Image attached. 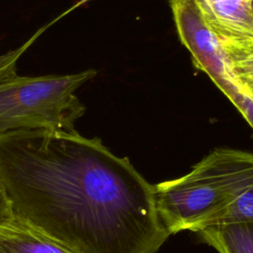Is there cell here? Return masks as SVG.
Instances as JSON below:
<instances>
[{"label":"cell","instance_id":"4fadbf2b","mask_svg":"<svg viewBox=\"0 0 253 253\" xmlns=\"http://www.w3.org/2000/svg\"><path fill=\"white\" fill-rule=\"evenodd\" d=\"M89 1H92V0H81V3H82V4H85V3L89 2Z\"/></svg>","mask_w":253,"mask_h":253},{"label":"cell","instance_id":"6da1fadb","mask_svg":"<svg viewBox=\"0 0 253 253\" xmlns=\"http://www.w3.org/2000/svg\"><path fill=\"white\" fill-rule=\"evenodd\" d=\"M0 180L16 217L77 253H156L170 235L154 185L75 129L0 133Z\"/></svg>","mask_w":253,"mask_h":253},{"label":"cell","instance_id":"5bb4252c","mask_svg":"<svg viewBox=\"0 0 253 253\" xmlns=\"http://www.w3.org/2000/svg\"><path fill=\"white\" fill-rule=\"evenodd\" d=\"M252 11H253V0H252Z\"/></svg>","mask_w":253,"mask_h":253},{"label":"cell","instance_id":"7c38bea8","mask_svg":"<svg viewBox=\"0 0 253 253\" xmlns=\"http://www.w3.org/2000/svg\"><path fill=\"white\" fill-rule=\"evenodd\" d=\"M14 217L12 206L6 190L0 180V226L7 223Z\"/></svg>","mask_w":253,"mask_h":253},{"label":"cell","instance_id":"277c9868","mask_svg":"<svg viewBox=\"0 0 253 253\" xmlns=\"http://www.w3.org/2000/svg\"><path fill=\"white\" fill-rule=\"evenodd\" d=\"M169 4L180 41L190 51L194 65L207 73L225 96L239 90L220 41L196 0H170Z\"/></svg>","mask_w":253,"mask_h":253},{"label":"cell","instance_id":"ba28073f","mask_svg":"<svg viewBox=\"0 0 253 253\" xmlns=\"http://www.w3.org/2000/svg\"><path fill=\"white\" fill-rule=\"evenodd\" d=\"M198 233L218 253H253V221L211 225Z\"/></svg>","mask_w":253,"mask_h":253},{"label":"cell","instance_id":"5b68a950","mask_svg":"<svg viewBox=\"0 0 253 253\" xmlns=\"http://www.w3.org/2000/svg\"><path fill=\"white\" fill-rule=\"evenodd\" d=\"M217 38L253 33L252 0H196Z\"/></svg>","mask_w":253,"mask_h":253},{"label":"cell","instance_id":"9c48e42d","mask_svg":"<svg viewBox=\"0 0 253 253\" xmlns=\"http://www.w3.org/2000/svg\"><path fill=\"white\" fill-rule=\"evenodd\" d=\"M253 221V187L241 195L214 225Z\"/></svg>","mask_w":253,"mask_h":253},{"label":"cell","instance_id":"8992f818","mask_svg":"<svg viewBox=\"0 0 253 253\" xmlns=\"http://www.w3.org/2000/svg\"><path fill=\"white\" fill-rule=\"evenodd\" d=\"M0 253H77L14 217L0 226Z\"/></svg>","mask_w":253,"mask_h":253},{"label":"cell","instance_id":"8fae6325","mask_svg":"<svg viewBox=\"0 0 253 253\" xmlns=\"http://www.w3.org/2000/svg\"><path fill=\"white\" fill-rule=\"evenodd\" d=\"M226 97L239 110L244 119L253 128V99L242 94L239 90L232 91Z\"/></svg>","mask_w":253,"mask_h":253},{"label":"cell","instance_id":"7a4b0ae2","mask_svg":"<svg viewBox=\"0 0 253 253\" xmlns=\"http://www.w3.org/2000/svg\"><path fill=\"white\" fill-rule=\"evenodd\" d=\"M253 187V153L216 148L177 179L154 185L160 219L170 234L214 225Z\"/></svg>","mask_w":253,"mask_h":253},{"label":"cell","instance_id":"30bf717a","mask_svg":"<svg viewBox=\"0 0 253 253\" xmlns=\"http://www.w3.org/2000/svg\"><path fill=\"white\" fill-rule=\"evenodd\" d=\"M46 27H43L41 30H39L31 39H29L21 46L0 55V82L18 75L16 72L17 61L19 60L21 55L28 49V47L35 42V40L42 33V31L46 29Z\"/></svg>","mask_w":253,"mask_h":253},{"label":"cell","instance_id":"52a82bcc","mask_svg":"<svg viewBox=\"0 0 253 253\" xmlns=\"http://www.w3.org/2000/svg\"><path fill=\"white\" fill-rule=\"evenodd\" d=\"M218 39L239 91L253 99V33Z\"/></svg>","mask_w":253,"mask_h":253},{"label":"cell","instance_id":"3957f363","mask_svg":"<svg viewBox=\"0 0 253 253\" xmlns=\"http://www.w3.org/2000/svg\"><path fill=\"white\" fill-rule=\"evenodd\" d=\"M88 69L74 74L19 76L0 82V133L17 129L74 130L85 107L76 90L94 78Z\"/></svg>","mask_w":253,"mask_h":253}]
</instances>
